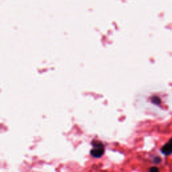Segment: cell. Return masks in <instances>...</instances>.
<instances>
[{"label": "cell", "mask_w": 172, "mask_h": 172, "mask_svg": "<svg viewBox=\"0 0 172 172\" xmlns=\"http://www.w3.org/2000/svg\"><path fill=\"white\" fill-rule=\"evenodd\" d=\"M104 153V146L100 142L96 141L93 142V149L91 150V154L94 157H100Z\"/></svg>", "instance_id": "cell-1"}, {"label": "cell", "mask_w": 172, "mask_h": 172, "mask_svg": "<svg viewBox=\"0 0 172 172\" xmlns=\"http://www.w3.org/2000/svg\"><path fill=\"white\" fill-rule=\"evenodd\" d=\"M161 152L166 155H169L172 153V147L169 142L164 145L161 149Z\"/></svg>", "instance_id": "cell-2"}, {"label": "cell", "mask_w": 172, "mask_h": 172, "mask_svg": "<svg viewBox=\"0 0 172 172\" xmlns=\"http://www.w3.org/2000/svg\"><path fill=\"white\" fill-rule=\"evenodd\" d=\"M151 101H152V102L153 104H159L161 103V99L159 98H158L157 96H154L151 99Z\"/></svg>", "instance_id": "cell-3"}, {"label": "cell", "mask_w": 172, "mask_h": 172, "mask_svg": "<svg viewBox=\"0 0 172 172\" xmlns=\"http://www.w3.org/2000/svg\"><path fill=\"white\" fill-rule=\"evenodd\" d=\"M149 172H159V169L156 167H153L149 169Z\"/></svg>", "instance_id": "cell-4"}, {"label": "cell", "mask_w": 172, "mask_h": 172, "mask_svg": "<svg viewBox=\"0 0 172 172\" xmlns=\"http://www.w3.org/2000/svg\"><path fill=\"white\" fill-rule=\"evenodd\" d=\"M161 161V159L159 157H156L155 158H154V162L156 163V164H159Z\"/></svg>", "instance_id": "cell-5"}, {"label": "cell", "mask_w": 172, "mask_h": 172, "mask_svg": "<svg viewBox=\"0 0 172 172\" xmlns=\"http://www.w3.org/2000/svg\"><path fill=\"white\" fill-rule=\"evenodd\" d=\"M168 142H169V144H170V145H171V147H172V139H171L170 140H169V141Z\"/></svg>", "instance_id": "cell-6"}]
</instances>
